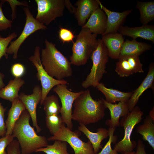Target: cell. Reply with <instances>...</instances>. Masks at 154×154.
<instances>
[{
	"instance_id": "f1b7e54d",
	"label": "cell",
	"mask_w": 154,
	"mask_h": 154,
	"mask_svg": "<svg viewBox=\"0 0 154 154\" xmlns=\"http://www.w3.org/2000/svg\"><path fill=\"white\" fill-rule=\"evenodd\" d=\"M67 143L65 141L56 140L52 145L39 149L36 152H41L46 154H70L67 151Z\"/></svg>"
},
{
	"instance_id": "4316f807",
	"label": "cell",
	"mask_w": 154,
	"mask_h": 154,
	"mask_svg": "<svg viewBox=\"0 0 154 154\" xmlns=\"http://www.w3.org/2000/svg\"><path fill=\"white\" fill-rule=\"evenodd\" d=\"M140 13V20L143 25H147L154 19V1H137L135 7Z\"/></svg>"
},
{
	"instance_id": "b9f144b4",
	"label": "cell",
	"mask_w": 154,
	"mask_h": 154,
	"mask_svg": "<svg viewBox=\"0 0 154 154\" xmlns=\"http://www.w3.org/2000/svg\"><path fill=\"white\" fill-rule=\"evenodd\" d=\"M4 76V74L0 73V90L5 86V85L3 80V78Z\"/></svg>"
},
{
	"instance_id": "9c48e42d",
	"label": "cell",
	"mask_w": 154,
	"mask_h": 154,
	"mask_svg": "<svg viewBox=\"0 0 154 154\" xmlns=\"http://www.w3.org/2000/svg\"><path fill=\"white\" fill-rule=\"evenodd\" d=\"M40 49L39 46H36L34 55L30 56L29 60L35 67L37 70L36 77L38 80L41 82L42 96L40 104L42 106L44 100L52 88L58 84H66L68 82L64 79L57 80L51 77L48 74L41 63Z\"/></svg>"
},
{
	"instance_id": "3957f363",
	"label": "cell",
	"mask_w": 154,
	"mask_h": 154,
	"mask_svg": "<svg viewBox=\"0 0 154 154\" xmlns=\"http://www.w3.org/2000/svg\"><path fill=\"white\" fill-rule=\"evenodd\" d=\"M45 47L41 51L40 59L44 70L51 77L58 80H63L72 75L71 64L68 59L47 39Z\"/></svg>"
},
{
	"instance_id": "5bb4252c",
	"label": "cell",
	"mask_w": 154,
	"mask_h": 154,
	"mask_svg": "<svg viewBox=\"0 0 154 154\" xmlns=\"http://www.w3.org/2000/svg\"><path fill=\"white\" fill-rule=\"evenodd\" d=\"M97 0L100 8L104 11L107 17L106 29L102 35L117 32L127 17L133 11V9L128 10L121 12L112 11L104 6L99 0Z\"/></svg>"
},
{
	"instance_id": "836d02e7",
	"label": "cell",
	"mask_w": 154,
	"mask_h": 154,
	"mask_svg": "<svg viewBox=\"0 0 154 154\" xmlns=\"http://www.w3.org/2000/svg\"><path fill=\"white\" fill-rule=\"evenodd\" d=\"M11 71V74L15 78H21L25 73V68L23 64L16 63L12 66Z\"/></svg>"
},
{
	"instance_id": "d4e9b609",
	"label": "cell",
	"mask_w": 154,
	"mask_h": 154,
	"mask_svg": "<svg viewBox=\"0 0 154 154\" xmlns=\"http://www.w3.org/2000/svg\"><path fill=\"white\" fill-rule=\"evenodd\" d=\"M152 46L147 43L139 42L135 39L127 40L124 41L119 56L134 55L139 56L144 52L150 49Z\"/></svg>"
},
{
	"instance_id": "5b68a950",
	"label": "cell",
	"mask_w": 154,
	"mask_h": 154,
	"mask_svg": "<svg viewBox=\"0 0 154 154\" xmlns=\"http://www.w3.org/2000/svg\"><path fill=\"white\" fill-rule=\"evenodd\" d=\"M109 56L108 50L101 39H98V45L91 54L90 58L92 62L90 71L81 84L85 88L96 87L106 73V65Z\"/></svg>"
},
{
	"instance_id": "74e56055",
	"label": "cell",
	"mask_w": 154,
	"mask_h": 154,
	"mask_svg": "<svg viewBox=\"0 0 154 154\" xmlns=\"http://www.w3.org/2000/svg\"><path fill=\"white\" fill-rule=\"evenodd\" d=\"M7 148V154H21L20 145L16 139H14Z\"/></svg>"
},
{
	"instance_id": "cb8c5ba5",
	"label": "cell",
	"mask_w": 154,
	"mask_h": 154,
	"mask_svg": "<svg viewBox=\"0 0 154 154\" xmlns=\"http://www.w3.org/2000/svg\"><path fill=\"white\" fill-rule=\"evenodd\" d=\"M25 83V81L21 78L11 80L7 85L0 90V98L11 102L19 98V92Z\"/></svg>"
},
{
	"instance_id": "d6a6232c",
	"label": "cell",
	"mask_w": 154,
	"mask_h": 154,
	"mask_svg": "<svg viewBox=\"0 0 154 154\" xmlns=\"http://www.w3.org/2000/svg\"><path fill=\"white\" fill-rule=\"evenodd\" d=\"M58 37L63 43L73 42V40L75 37L70 30L62 27H61L59 30Z\"/></svg>"
},
{
	"instance_id": "ac0fdd59",
	"label": "cell",
	"mask_w": 154,
	"mask_h": 154,
	"mask_svg": "<svg viewBox=\"0 0 154 154\" xmlns=\"http://www.w3.org/2000/svg\"><path fill=\"white\" fill-rule=\"evenodd\" d=\"M101 39L107 48L109 57L118 59L124 42L123 36L117 32L109 33L102 35Z\"/></svg>"
},
{
	"instance_id": "8d00e7d4",
	"label": "cell",
	"mask_w": 154,
	"mask_h": 154,
	"mask_svg": "<svg viewBox=\"0 0 154 154\" xmlns=\"http://www.w3.org/2000/svg\"><path fill=\"white\" fill-rule=\"evenodd\" d=\"M6 110L0 102V137L5 136L6 128L4 121L5 113Z\"/></svg>"
},
{
	"instance_id": "ffe728a7",
	"label": "cell",
	"mask_w": 154,
	"mask_h": 154,
	"mask_svg": "<svg viewBox=\"0 0 154 154\" xmlns=\"http://www.w3.org/2000/svg\"><path fill=\"white\" fill-rule=\"evenodd\" d=\"M118 31L123 36L130 37L133 39L141 38L154 42V25L147 24L132 27L121 26Z\"/></svg>"
},
{
	"instance_id": "8fae6325",
	"label": "cell",
	"mask_w": 154,
	"mask_h": 154,
	"mask_svg": "<svg viewBox=\"0 0 154 154\" xmlns=\"http://www.w3.org/2000/svg\"><path fill=\"white\" fill-rule=\"evenodd\" d=\"M53 90L57 94L60 100L61 106L60 113L63 122L68 128L72 130V105L76 99L84 91L81 90L78 92L71 91L68 89L66 84L57 85L53 88Z\"/></svg>"
},
{
	"instance_id": "9a60e30c",
	"label": "cell",
	"mask_w": 154,
	"mask_h": 154,
	"mask_svg": "<svg viewBox=\"0 0 154 154\" xmlns=\"http://www.w3.org/2000/svg\"><path fill=\"white\" fill-rule=\"evenodd\" d=\"M75 5L77 6L75 17L78 25L82 27L92 13L100 8L97 0H78Z\"/></svg>"
},
{
	"instance_id": "7a4b0ae2",
	"label": "cell",
	"mask_w": 154,
	"mask_h": 154,
	"mask_svg": "<svg viewBox=\"0 0 154 154\" xmlns=\"http://www.w3.org/2000/svg\"><path fill=\"white\" fill-rule=\"evenodd\" d=\"M30 115L26 109L16 122L12 135L17 139L20 145L21 154H31L48 145L47 139L38 135L30 125Z\"/></svg>"
},
{
	"instance_id": "484cf974",
	"label": "cell",
	"mask_w": 154,
	"mask_h": 154,
	"mask_svg": "<svg viewBox=\"0 0 154 154\" xmlns=\"http://www.w3.org/2000/svg\"><path fill=\"white\" fill-rule=\"evenodd\" d=\"M154 121L149 115L144 119L142 124L138 126L137 132L142 136V139L147 141L154 149Z\"/></svg>"
},
{
	"instance_id": "60d3db41",
	"label": "cell",
	"mask_w": 154,
	"mask_h": 154,
	"mask_svg": "<svg viewBox=\"0 0 154 154\" xmlns=\"http://www.w3.org/2000/svg\"><path fill=\"white\" fill-rule=\"evenodd\" d=\"M65 7L70 13L74 14L76 11V8L73 6L69 0H64Z\"/></svg>"
},
{
	"instance_id": "277c9868",
	"label": "cell",
	"mask_w": 154,
	"mask_h": 154,
	"mask_svg": "<svg viewBox=\"0 0 154 154\" xmlns=\"http://www.w3.org/2000/svg\"><path fill=\"white\" fill-rule=\"evenodd\" d=\"M97 36L88 29L82 28L75 42H72V53L69 57L71 64L79 66L87 63L91 54L98 46Z\"/></svg>"
},
{
	"instance_id": "f35d334b",
	"label": "cell",
	"mask_w": 154,
	"mask_h": 154,
	"mask_svg": "<svg viewBox=\"0 0 154 154\" xmlns=\"http://www.w3.org/2000/svg\"><path fill=\"white\" fill-rule=\"evenodd\" d=\"M6 1L8 2L11 6L12 10V20H14L16 18V7L17 5H23L25 6L28 7L27 3L26 2H20L16 0H5Z\"/></svg>"
},
{
	"instance_id": "4dcf8cb0",
	"label": "cell",
	"mask_w": 154,
	"mask_h": 154,
	"mask_svg": "<svg viewBox=\"0 0 154 154\" xmlns=\"http://www.w3.org/2000/svg\"><path fill=\"white\" fill-rule=\"evenodd\" d=\"M116 128L109 127L108 131L109 139L101 151L96 154H118V153L111 147L112 143H115L117 139V137L114 135Z\"/></svg>"
},
{
	"instance_id": "e0dca14e",
	"label": "cell",
	"mask_w": 154,
	"mask_h": 154,
	"mask_svg": "<svg viewBox=\"0 0 154 154\" xmlns=\"http://www.w3.org/2000/svg\"><path fill=\"white\" fill-rule=\"evenodd\" d=\"M107 26V17L100 7L91 14L86 24L82 27L88 29L93 33L102 35Z\"/></svg>"
},
{
	"instance_id": "7c38bea8",
	"label": "cell",
	"mask_w": 154,
	"mask_h": 154,
	"mask_svg": "<svg viewBox=\"0 0 154 154\" xmlns=\"http://www.w3.org/2000/svg\"><path fill=\"white\" fill-rule=\"evenodd\" d=\"M42 96V88L37 85L33 88L32 93L29 95L21 92L19 96V99L25 106L26 109L29 113L33 126L36 129L37 132L39 133L42 129L38 126L37 116V108L40 102Z\"/></svg>"
},
{
	"instance_id": "d6986e66",
	"label": "cell",
	"mask_w": 154,
	"mask_h": 154,
	"mask_svg": "<svg viewBox=\"0 0 154 154\" xmlns=\"http://www.w3.org/2000/svg\"><path fill=\"white\" fill-rule=\"evenodd\" d=\"M154 81V64L151 63L149 66L147 76L139 86L134 91L127 102L129 110L130 112L137 104L140 97L144 92L149 88H152Z\"/></svg>"
},
{
	"instance_id": "4fadbf2b",
	"label": "cell",
	"mask_w": 154,
	"mask_h": 154,
	"mask_svg": "<svg viewBox=\"0 0 154 154\" xmlns=\"http://www.w3.org/2000/svg\"><path fill=\"white\" fill-rule=\"evenodd\" d=\"M116 63L115 71L120 77H128L136 73H143L139 56H119Z\"/></svg>"
},
{
	"instance_id": "44dd1931",
	"label": "cell",
	"mask_w": 154,
	"mask_h": 154,
	"mask_svg": "<svg viewBox=\"0 0 154 154\" xmlns=\"http://www.w3.org/2000/svg\"><path fill=\"white\" fill-rule=\"evenodd\" d=\"M78 130L83 133L91 143L95 154L98 153L102 147L101 143L102 141L109 136L108 130L103 127H99L96 133L90 131L86 126L80 123Z\"/></svg>"
},
{
	"instance_id": "d590c367",
	"label": "cell",
	"mask_w": 154,
	"mask_h": 154,
	"mask_svg": "<svg viewBox=\"0 0 154 154\" xmlns=\"http://www.w3.org/2000/svg\"><path fill=\"white\" fill-rule=\"evenodd\" d=\"M12 135L5 136L0 138V154H7L5 149L14 139Z\"/></svg>"
},
{
	"instance_id": "7bdbcfd3",
	"label": "cell",
	"mask_w": 154,
	"mask_h": 154,
	"mask_svg": "<svg viewBox=\"0 0 154 154\" xmlns=\"http://www.w3.org/2000/svg\"><path fill=\"white\" fill-rule=\"evenodd\" d=\"M149 116L154 121V107H153L152 109L150 111Z\"/></svg>"
},
{
	"instance_id": "6da1fadb",
	"label": "cell",
	"mask_w": 154,
	"mask_h": 154,
	"mask_svg": "<svg viewBox=\"0 0 154 154\" xmlns=\"http://www.w3.org/2000/svg\"><path fill=\"white\" fill-rule=\"evenodd\" d=\"M72 119L85 125L98 122L105 117L106 108L101 98L94 100L89 90L84 91L75 100Z\"/></svg>"
},
{
	"instance_id": "f546056e",
	"label": "cell",
	"mask_w": 154,
	"mask_h": 154,
	"mask_svg": "<svg viewBox=\"0 0 154 154\" xmlns=\"http://www.w3.org/2000/svg\"><path fill=\"white\" fill-rule=\"evenodd\" d=\"M45 121L46 127L53 135L59 130L64 122L62 117L58 115L46 116Z\"/></svg>"
},
{
	"instance_id": "1f68e13d",
	"label": "cell",
	"mask_w": 154,
	"mask_h": 154,
	"mask_svg": "<svg viewBox=\"0 0 154 154\" xmlns=\"http://www.w3.org/2000/svg\"><path fill=\"white\" fill-rule=\"evenodd\" d=\"M17 37V34L14 32L5 38H3L0 35V60L2 57L5 56L6 58L8 57L7 53V50L9 44L11 40Z\"/></svg>"
},
{
	"instance_id": "603a6c76",
	"label": "cell",
	"mask_w": 154,
	"mask_h": 154,
	"mask_svg": "<svg viewBox=\"0 0 154 154\" xmlns=\"http://www.w3.org/2000/svg\"><path fill=\"white\" fill-rule=\"evenodd\" d=\"M96 88L104 95L106 98L105 100L112 104L119 102H127L133 92H124L107 88L102 82H100Z\"/></svg>"
},
{
	"instance_id": "83f0119b",
	"label": "cell",
	"mask_w": 154,
	"mask_h": 154,
	"mask_svg": "<svg viewBox=\"0 0 154 154\" xmlns=\"http://www.w3.org/2000/svg\"><path fill=\"white\" fill-rule=\"evenodd\" d=\"M42 105L46 116L57 115L60 113L61 107L58 98L55 95L47 96L44 100Z\"/></svg>"
},
{
	"instance_id": "ab89813d",
	"label": "cell",
	"mask_w": 154,
	"mask_h": 154,
	"mask_svg": "<svg viewBox=\"0 0 154 154\" xmlns=\"http://www.w3.org/2000/svg\"><path fill=\"white\" fill-rule=\"evenodd\" d=\"M136 147L135 154H147L145 150V145L141 139H138Z\"/></svg>"
},
{
	"instance_id": "8992f818",
	"label": "cell",
	"mask_w": 154,
	"mask_h": 154,
	"mask_svg": "<svg viewBox=\"0 0 154 154\" xmlns=\"http://www.w3.org/2000/svg\"><path fill=\"white\" fill-rule=\"evenodd\" d=\"M143 112L138 106H135L132 110L125 116L122 117L120 125L123 127L124 132L122 139L116 143L114 149L122 154L133 151L137 143L131 140V137L135 126L141 121Z\"/></svg>"
},
{
	"instance_id": "52a82bcc",
	"label": "cell",
	"mask_w": 154,
	"mask_h": 154,
	"mask_svg": "<svg viewBox=\"0 0 154 154\" xmlns=\"http://www.w3.org/2000/svg\"><path fill=\"white\" fill-rule=\"evenodd\" d=\"M80 135V131H72L66 127L63 122L56 133L48 137L47 140H59L66 142L73 149L74 154H95L91 142L89 140L87 142L83 141L79 137Z\"/></svg>"
},
{
	"instance_id": "2e32d148",
	"label": "cell",
	"mask_w": 154,
	"mask_h": 154,
	"mask_svg": "<svg viewBox=\"0 0 154 154\" xmlns=\"http://www.w3.org/2000/svg\"><path fill=\"white\" fill-rule=\"evenodd\" d=\"M106 108H108L110 112V118L106 120L105 124L113 128L120 125L119 118L126 116L129 112L127 102H118L117 104H112L106 101L103 98Z\"/></svg>"
},
{
	"instance_id": "e575fe53",
	"label": "cell",
	"mask_w": 154,
	"mask_h": 154,
	"mask_svg": "<svg viewBox=\"0 0 154 154\" xmlns=\"http://www.w3.org/2000/svg\"><path fill=\"white\" fill-rule=\"evenodd\" d=\"M0 3V31L5 30L12 26V21L7 19L5 16L2 9V5L3 2Z\"/></svg>"
},
{
	"instance_id": "ba28073f",
	"label": "cell",
	"mask_w": 154,
	"mask_h": 154,
	"mask_svg": "<svg viewBox=\"0 0 154 154\" xmlns=\"http://www.w3.org/2000/svg\"><path fill=\"white\" fill-rule=\"evenodd\" d=\"M37 5L36 19L47 26L57 18L62 16L65 8L64 0H35Z\"/></svg>"
},
{
	"instance_id": "30bf717a",
	"label": "cell",
	"mask_w": 154,
	"mask_h": 154,
	"mask_svg": "<svg viewBox=\"0 0 154 154\" xmlns=\"http://www.w3.org/2000/svg\"><path fill=\"white\" fill-rule=\"evenodd\" d=\"M23 10L26 16V21L23 30L16 40L11 42L7 50L8 54H13L14 59L17 58L20 47L28 37L38 30H45L47 29L46 26L39 22L34 17L28 7H25Z\"/></svg>"
},
{
	"instance_id": "7402d4cb",
	"label": "cell",
	"mask_w": 154,
	"mask_h": 154,
	"mask_svg": "<svg viewBox=\"0 0 154 154\" xmlns=\"http://www.w3.org/2000/svg\"><path fill=\"white\" fill-rule=\"evenodd\" d=\"M12 105L7 114L5 121L6 133L5 136L12 135L14 126L25 107L19 98L12 102Z\"/></svg>"
},
{
	"instance_id": "ee69618b",
	"label": "cell",
	"mask_w": 154,
	"mask_h": 154,
	"mask_svg": "<svg viewBox=\"0 0 154 154\" xmlns=\"http://www.w3.org/2000/svg\"><path fill=\"white\" fill-rule=\"evenodd\" d=\"M125 154H135V152L133 151L130 152L126 153Z\"/></svg>"
}]
</instances>
